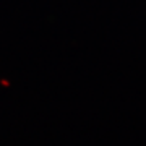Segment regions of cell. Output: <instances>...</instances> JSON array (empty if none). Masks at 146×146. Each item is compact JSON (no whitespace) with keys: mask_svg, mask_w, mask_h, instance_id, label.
Masks as SVG:
<instances>
[]
</instances>
